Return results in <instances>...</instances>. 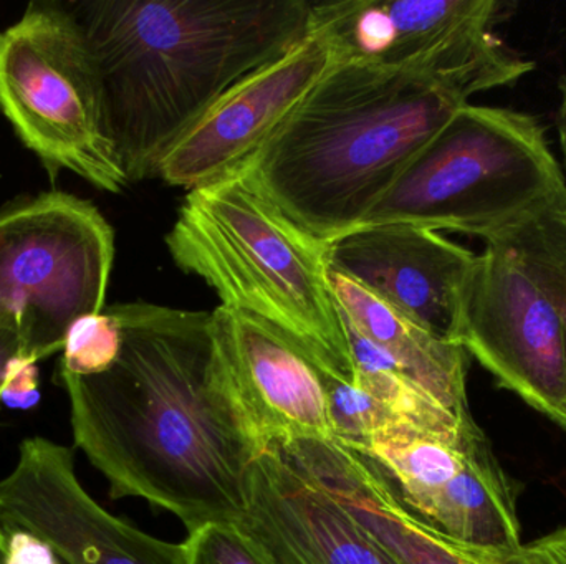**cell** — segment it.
<instances>
[{
  "mask_svg": "<svg viewBox=\"0 0 566 564\" xmlns=\"http://www.w3.org/2000/svg\"><path fill=\"white\" fill-rule=\"evenodd\" d=\"M277 449L399 564H532L525 545L502 552L442 535L405 506L391 480L365 454L335 440H296Z\"/></svg>",
  "mask_w": 566,
  "mask_h": 564,
  "instance_id": "16",
  "label": "cell"
},
{
  "mask_svg": "<svg viewBox=\"0 0 566 564\" xmlns=\"http://www.w3.org/2000/svg\"><path fill=\"white\" fill-rule=\"evenodd\" d=\"M95 62L106 132L129 184L235 83L315 29L306 0H69Z\"/></svg>",
  "mask_w": 566,
  "mask_h": 564,
  "instance_id": "2",
  "label": "cell"
},
{
  "mask_svg": "<svg viewBox=\"0 0 566 564\" xmlns=\"http://www.w3.org/2000/svg\"><path fill=\"white\" fill-rule=\"evenodd\" d=\"M322 381L335 443L358 450L388 430L411 426L353 384L323 374Z\"/></svg>",
  "mask_w": 566,
  "mask_h": 564,
  "instance_id": "20",
  "label": "cell"
},
{
  "mask_svg": "<svg viewBox=\"0 0 566 564\" xmlns=\"http://www.w3.org/2000/svg\"><path fill=\"white\" fill-rule=\"evenodd\" d=\"M342 315V313H339ZM343 318V317H342ZM353 361V386L375 397L392 414L429 433H458L475 426L471 414H459L426 393L405 371L343 318Z\"/></svg>",
  "mask_w": 566,
  "mask_h": 564,
  "instance_id": "18",
  "label": "cell"
},
{
  "mask_svg": "<svg viewBox=\"0 0 566 564\" xmlns=\"http://www.w3.org/2000/svg\"><path fill=\"white\" fill-rule=\"evenodd\" d=\"M342 60L333 36L315 23L292 52L224 93L168 149L153 178L196 191L238 174Z\"/></svg>",
  "mask_w": 566,
  "mask_h": 564,
  "instance_id": "11",
  "label": "cell"
},
{
  "mask_svg": "<svg viewBox=\"0 0 566 564\" xmlns=\"http://www.w3.org/2000/svg\"><path fill=\"white\" fill-rule=\"evenodd\" d=\"M0 525L42 540L63 564H185L182 543L155 539L103 509L83 489L73 449L45 437L22 440L0 480Z\"/></svg>",
  "mask_w": 566,
  "mask_h": 564,
  "instance_id": "12",
  "label": "cell"
},
{
  "mask_svg": "<svg viewBox=\"0 0 566 564\" xmlns=\"http://www.w3.org/2000/svg\"><path fill=\"white\" fill-rule=\"evenodd\" d=\"M115 232L95 204L50 191L0 209V327L20 354L63 350L78 318L106 308Z\"/></svg>",
  "mask_w": 566,
  "mask_h": 564,
  "instance_id": "7",
  "label": "cell"
},
{
  "mask_svg": "<svg viewBox=\"0 0 566 564\" xmlns=\"http://www.w3.org/2000/svg\"><path fill=\"white\" fill-rule=\"evenodd\" d=\"M564 191V168L535 116L468 103L361 225L409 224L488 241Z\"/></svg>",
  "mask_w": 566,
  "mask_h": 564,
  "instance_id": "5",
  "label": "cell"
},
{
  "mask_svg": "<svg viewBox=\"0 0 566 564\" xmlns=\"http://www.w3.org/2000/svg\"><path fill=\"white\" fill-rule=\"evenodd\" d=\"M455 343L505 390L557 424L566 417V331L557 305L517 255L478 254L462 291Z\"/></svg>",
  "mask_w": 566,
  "mask_h": 564,
  "instance_id": "9",
  "label": "cell"
},
{
  "mask_svg": "<svg viewBox=\"0 0 566 564\" xmlns=\"http://www.w3.org/2000/svg\"><path fill=\"white\" fill-rule=\"evenodd\" d=\"M560 105H558L557 111V136L558 146H560L562 152V168H564L565 181H566V78H562L560 85Z\"/></svg>",
  "mask_w": 566,
  "mask_h": 564,
  "instance_id": "27",
  "label": "cell"
},
{
  "mask_svg": "<svg viewBox=\"0 0 566 564\" xmlns=\"http://www.w3.org/2000/svg\"><path fill=\"white\" fill-rule=\"evenodd\" d=\"M22 350L19 334L12 328L0 327V393H2L3 380L10 361Z\"/></svg>",
  "mask_w": 566,
  "mask_h": 564,
  "instance_id": "26",
  "label": "cell"
},
{
  "mask_svg": "<svg viewBox=\"0 0 566 564\" xmlns=\"http://www.w3.org/2000/svg\"><path fill=\"white\" fill-rule=\"evenodd\" d=\"M185 564H268L234 523H209L182 542Z\"/></svg>",
  "mask_w": 566,
  "mask_h": 564,
  "instance_id": "22",
  "label": "cell"
},
{
  "mask_svg": "<svg viewBox=\"0 0 566 564\" xmlns=\"http://www.w3.org/2000/svg\"><path fill=\"white\" fill-rule=\"evenodd\" d=\"M532 564H566V525L525 545Z\"/></svg>",
  "mask_w": 566,
  "mask_h": 564,
  "instance_id": "25",
  "label": "cell"
},
{
  "mask_svg": "<svg viewBox=\"0 0 566 564\" xmlns=\"http://www.w3.org/2000/svg\"><path fill=\"white\" fill-rule=\"evenodd\" d=\"M166 245L175 264L202 278L222 307L281 334L323 376L353 384L326 242L290 221L244 172L189 191Z\"/></svg>",
  "mask_w": 566,
  "mask_h": 564,
  "instance_id": "4",
  "label": "cell"
},
{
  "mask_svg": "<svg viewBox=\"0 0 566 564\" xmlns=\"http://www.w3.org/2000/svg\"><path fill=\"white\" fill-rule=\"evenodd\" d=\"M514 3L501 0H345L328 25L345 60L418 73L469 95L512 86L535 63L494 33Z\"/></svg>",
  "mask_w": 566,
  "mask_h": 564,
  "instance_id": "8",
  "label": "cell"
},
{
  "mask_svg": "<svg viewBox=\"0 0 566 564\" xmlns=\"http://www.w3.org/2000/svg\"><path fill=\"white\" fill-rule=\"evenodd\" d=\"M6 564H63L45 542L30 533L6 530Z\"/></svg>",
  "mask_w": 566,
  "mask_h": 564,
  "instance_id": "24",
  "label": "cell"
},
{
  "mask_svg": "<svg viewBox=\"0 0 566 564\" xmlns=\"http://www.w3.org/2000/svg\"><path fill=\"white\" fill-rule=\"evenodd\" d=\"M484 242L517 255L557 305L566 331V191Z\"/></svg>",
  "mask_w": 566,
  "mask_h": 564,
  "instance_id": "19",
  "label": "cell"
},
{
  "mask_svg": "<svg viewBox=\"0 0 566 564\" xmlns=\"http://www.w3.org/2000/svg\"><path fill=\"white\" fill-rule=\"evenodd\" d=\"M0 111L50 179L129 184L106 132L95 62L69 0L32 2L0 32Z\"/></svg>",
  "mask_w": 566,
  "mask_h": 564,
  "instance_id": "6",
  "label": "cell"
},
{
  "mask_svg": "<svg viewBox=\"0 0 566 564\" xmlns=\"http://www.w3.org/2000/svg\"><path fill=\"white\" fill-rule=\"evenodd\" d=\"M234 525L268 564H399L275 447L252 462Z\"/></svg>",
  "mask_w": 566,
  "mask_h": 564,
  "instance_id": "14",
  "label": "cell"
},
{
  "mask_svg": "<svg viewBox=\"0 0 566 564\" xmlns=\"http://www.w3.org/2000/svg\"><path fill=\"white\" fill-rule=\"evenodd\" d=\"M475 257L439 232L409 224L359 225L326 242L328 270L452 343Z\"/></svg>",
  "mask_w": 566,
  "mask_h": 564,
  "instance_id": "13",
  "label": "cell"
},
{
  "mask_svg": "<svg viewBox=\"0 0 566 564\" xmlns=\"http://www.w3.org/2000/svg\"><path fill=\"white\" fill-rule=\"evenodd\" d=\"M469 98L418 73L342 60L242 172L290 221L329 242L365 222Z\"/></svg>",
  "mask_w": 566,
  "mask_h": 564,
  "instance_id": "3",
  "label": "cell"
},
{
  "mask_svg": "<svg viewBox=\"0 0 566 564\" xmlns=\"http://www.w3.org/2000/svg\"><path fill=\"white\" fill-rule=\"evenodd\" d=\"M7 555V535L6 530L0 525V564H6Z\"/></svg>",
  "mask_w": 566,
  "mask_h": 564,
  "instance_id": "28",
  "label": "cell"
},
{
  "mask_svg": "<svg viewBox=\"0 0 566 564\" xmlns=\"http://www.w3.org/2000/svg\"><path fill=\"white\" fill-rule=\"evenodd\" d=\"M356 453L368 456L405 506L442 535L502 552L524 545L511 483L478 424L458 433L396 427Z\"/></svg>",
  "mask_w": 566,
  "mask_h": 564,
  "instance_id": "10",
  "label": "cell"
},
{
  "mask_svg": "<svg viewBox=\"0 0 566 564\" xmlns=\"http://www.w3.org/2000/svg\"><path fill=\"white\" fill-rule=\"evenodd\" d=\"M39 401V361L19 353L7 368L0 403L12 409H32Z\"/></svg>",
  "mask_w": 566,
  "mask_h": 564,
  "instance_id": "23",
  "label": "cell"
},
{
  "mask_svg": "<svg viewBox=\"0 0 566 564\" xmlns=\"http://www.w3.org/2000/svg\"><path fill=\"white\" fill-rule=\"evenodd\" d=\"M122 347V327L106 308L102 313L86 315L66 333L60 371L73 376L105 373L118 360Z\"/></svg>",
  "mask_w": 566,
  "mask_h": 564,
  "instance_id": "21",
  "label": "cell"
},
{
  "mask_svg": "<svg viewBox=\"0 0 566 564\" xmlns=\"http://www.w3.org/2000/svg\"><path fill=\"white\" fill-rule=\"evenodd\" d=\"M339 313L363 337L385 351L409 380L459 414H471L468 401L469 354L442 340L349 278L328 270Z\"/></svg>",
  "mask_w": 566,
  "mask_h": 564,
  "instance_id": "17",
  "label": "cell"
},
{
  "mask_svg": "<svg viewBox=\"0 0 566 564\" xmlns=\"http://www.w3.org/2000/svg\"><path fill=\"white\" fill-rule=\"evenodd\" d=\"M106 310L123 331L116 363L95 376L60 371L76 449L112 499L145 500L188 533L238 522L262 450L232 393L212 311L146 301Z\"/></svg>",
  "mask_w": 566,
  "mask_h": 564,
  "instance_id": "1",
  "label": "cell"
},
{
  "mask_svg": "<svg viewBox=\"0 0 566 564\" xmlns=\"http://www.w3.org/2000/svg\"><path fill=\"white\" fill-rule=\"evenodd\" d=\"M216 341L232 393L262 453L296 440H332L322 373L281 334L218 307Z\"/></svg>",
  "mask_w": 566,
  "mask_h": 564,
  "instance_id": "15",
  "label": "cell"
}]
</instances>
